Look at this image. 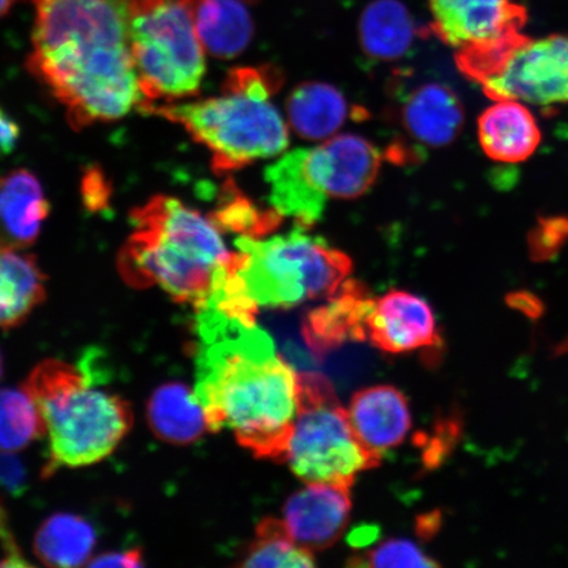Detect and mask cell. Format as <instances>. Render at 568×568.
Segmentation results:
<instances>
[{
    "instance_id": "6da1fadb",
    "label": "cell",
    "mask_w": 568,
    "mask_h": 568,
    "mask_svg": "<svg viewBox=\"0 0 568 568\" xmlns=\"http://www.w3.org/2000/svg\"><path fill=\"white\" fill-rule=\"evenodd\" d=\"M196 310V385L209 430H232L257 458L286 460L300 375L255 322L213 305Z\"/></svg>"
},
{
    "instance_id": "7a4b0ae2",
    "label": "cell",
    "mask_w": 568,
    "mask_h": 568,
    "mask_svg": "<svg viewBox=\"0 0 568 568\" xmlns=\"http://www.w3.org/2000/svg\"><path fill=\"white\" fill-rule=\"evenodd\" d=\"M132 0H33L27 67L74 130L122 119L144 98L134 67Z\"/></svg>"
},
{
    "instance_id": "3957f363",
    "label": "cell",
    "mask_w": 568,
    "mask_h": 568,
    "mask_svg": "<svg viewBox=\"0 0 568 568\" xmlns=\"http://www.w3.org/2000/svg\"><path fill=\"white\" fill-rule=\"evenodd\" d=\"M133 232L118 267L130 286H159L178 303L199 307L229 267L232 253L211 217L168 195L131 213Z\"/></svg>"
},
{
    "instance_id": "277c9868",
    "label": "cell",
    "mask_w": 568,
    "mask_h": 568,
    "mask_svg": "<svg viewBox=\"0 0 568 568\" xmlns=\"http://www.w3.org/2000/svg\"><path fill=\"white\" fill-rule=\"evenodd\" d=\"M266 68L231 71L222 94L189 103L146 104L144 113L186 130L212 155V168L223 174L254 161L275 158L288 146V130L270 102L280 87Z\"/></svg>"
},
{
    "instance_id": "5b68a950",
    "label": "cell",
    "mask_w": 568,
    "mask_h": 568,
    "mask_svg": "<svg viewBox=\"0 0 568 568\" xmlns=\"http://www.w3.org/2000/svg\"><path fill=\"white\" fill-rule=\"evenodd\" d=\"M38 406L51 454V470L83 467L109 457L131 430L133 414L123 397L95 387L84 365L45 359L24 385Z\"/></svg>"
},
{
    "instance_id": "8992f818",
    "label": "cell",
    "mask_w": 568,
    "mask_h": 568,
    "mask_svg": "<svg viewBox=\"0 0 568 568\" xmlns=\"http://www.w3.org/2000/svg\"><path fill=\"white\" fill-rule=\"evenodd\" d=\"M303 230L265 240L240 236L224 288L257 312L329 300L349 276L352 261Z\"/></svg>"
},
{
    "instance_id": "52a82bcc",
    "label": "cell",
    "mask_w": 568,
    "mask_h": 568,
    "mask_svg": "<svg viewBox=\"0 0 568 568\" xmlns=\"http://www.w3.org/2000/svg\"><path fill=\"white\" fill-rule=\"evenodd\" d=\"M196 4L132 0L131 49L144 98L141 105L173 103L201 90L205 49L196 30Z\"/></svg>"
},
{
    "instance_id": "ba28073f",
    "label": "cell",
    "mask_w": 568,
    "mask_h": 568,
    "mask_svg": "<svg viewBox=\"0 0 568 568\" xmlns=\"http://www.w3.org/2000/svg\"><path fill=\"white\" fill-rule=\"evenodd\" d=\"M305 483L352 487L357 475L381 464V457L355 435L349 412L322 374H300L297 410L286 460Z\"/></svg>"
},
{
    "instance_id": "9c48e42d",
    "label": "cell",
    "mask_w": 568,
    "mask_h": 568,
    "mask_svg": "<svg viewBox=\"0 0 568 568\" xmlns=\"http://www.w3.org/2000/svg\"><path fill=\"white\" fill-rule=\"evenodd\" d=\"M494 101L552 106L568 103V38L528 36L478 81Z\"/></svg>"
},
{
    "instance_id": "30bf717a",
    "label": "cell",
    "mask_w": 568,
    "mask_h": 568,
    "mask_svg": "<svg viewBox=\"0 0 568 568\" xmlns=\"http://www.w3.org/2000/svg\"><path fill=\"white\" fill-rule=\"evenodd\" d=\"M430 30L457 52L520 38L528 12L513 0H429Z\"/></svg>"
},
{
    "instance_id": "8fae6325",
    "label": "cell",
    "mask_w": 568,
    "mask_h": 568,
    "mask_svg": "<svg viewBox=\"0 0 568 568\" xmlns=\"http://www.w3.org/2000/svg\"><path fill=\"white\" fill-rule=\"evenodd\" d=\"M303 162L312 186L326 201L354 199L373 186L382 154L364 138L341 134L314 149H303Z\"/></svg>"
},
{
    "instance_id": "7c38bea8",
    "label": "cell",
    "mask_w": 568,
    "mask_h": 568,
    "mask_svg": "<svg viewBox=\"0 0 568 568\" xmlns=\"http://www.w3.org/2000/svg\"><path fill=\"white\" fill-rule=\"evenodd\" d=\"M351 487L333 483H307L288 497L283 521L297 545L312 552L335 545L349 523Z\"/></svg>"
},
{
    "instance_id": "4fadbf2b",
    "label": "cell",
    "mask_w": 568,
    "mask_h": 568,
    "mask_svg": "<svg viewBox=\"0 0 568 568\" xmlns=\"http://www.w3.org/2000/svg\"><path fill=\"white\" fill-rule=\"evenodd\" d=\"M368 339L378 349L393 354L442 345L430 305L400 290L375 300L368 316Z\"/></svg>"
},
{
    "instance_id": "5bb4252c",
    "label": "cell",
    "mask_w": 568,
    "mask_h": 568,
    "mask_svg": "<svg viewBox=\"0 0 568 568\" xmlns=\"http://www.w3.org/2000/svg\"><path fill=\"white\" fill-rule=\"evenodd\" d=\"M375 300L365 286L346 281L329 303L311 311L303 323V337L310 351L324 357L351 341L368 339V316Z\"/></svg>"
},
{
    "instance_id": "9a60e30c",
    "label": "cell",
    "mask_w": 568,
    "mask_h": 568,
    "mask_svg": "<svg viewBox=\"0 0 568 568\" xmlns=\"http://www.w3.org/2000/svg\"><path fill=\"white\" fill-rule=\"evenodd\" d=\"M347 412L359 442L378 457L400 445L412 425L407 397L393 386L358 390Z\"/></svg>"
},
{
    "instance_id": "2e32d148",
    "label": "cell",
    "mask_w": 568,
    "mask_h": 568,
    "mask_svg": "<svg viewBox=\"0 0 568 568\" xmlns=\"http://www.w3.org/2000/svg\"><path fill=\"white\" fill-rule=\"evenodd\" d=\"M49 211L44 189L33 173L18 169L0 175V246H31Z\"/></svg>"
},
{
    "instance_id": "e0dca14e",
    "label": "cell",
    "mask_w": 568,
    "mask_h": 568,
    "mask_svg": "<svg viewBox=\"0 0 568 568\" xmlns=\"http://www.w3.org/2000/svg\"><path fill=\"white\" fill-rule=\"evenodd\" d=\"M479 142L489 159L518 163L531 158L541 142V130L527 104L495 101L481 113Z\"/></svg>"
},
{
    "instance_id": "ac0fdd59",
    "label": "cell",
    "mask_w": 568,
    "mask_h": 568,
    "mask_svg": "<svg viewBox=\"0 0 568 568\" xmlns=\"http://www.w3.org/2000/svg\"><path fill=\"white\" fill-rule=\"evenodd\" d=\"M464 119L457 95L439 83H426L412 91L402 109V122L409 136L428 148L449 145L458 136Z\"/></svg>"
},
{
    "instance_id": "d6986e66",
    "label": "cell",
    "mask_w": 568,
    "mask_h": 568,
    "mask_svg": "<svg viewBox=\"0 0 568 568\" xmlns=\"http://www.w3.org/2000/svg\"><path fill=\"white\" fill-rule=\"evenodd\" d=\"M45 296V275L33 255L0 246V328L24 323Z\"/></svg>"
},
{
    "instance_id": "ffe728a7",
    "label": "cell",
    "mask_w": 568,
    "mask_h": 568,
    "mask_svg": "<svg viewBox=\"0 0 568 568\" xmlns=\"http://www.w3.org/2000/svg\"><path fill=\"white\" fill-rule=\"evenodd\" d=\"M270 203L282 216L294 219L303 229L315 225L326 207V199L318 194L305 174L303 149L291 151L266 169Z\"/></svg>"
},
{
    "instance_id": "44dd1931",
    "label": "cell",
    "mask_w": 568,
    "mask_h": 568,
    "mask_svg": "<svg viewBox=\"0 0 568 568\" xmlns=\"http://www.w3.org/2000/svg\"><path fill=\"white\" fill-rule=\"evenodd\" d=\"M148 423L155 436L174 445L194 444L209 430L194 390L178 382L154 390L148 403Z\"/></svg>"
},
{
    "instance_id": "7402d4cb",
    "label": "cell",
    "mask_w": 568,
    "mask_h": 568,
    "mask_svg": "<svg viewBox=\"0 0 568 568\" xmlns=\"http://www.w3.org/2000/svg\"><path fill=\"white\" fill-rule=\"evenodd\" d=\"M414 19L400 0H373L359 19L361 48L379 61L403 59L416 39Z\"/></svg>"
},
{
    "instance_id": "603a6c76",
    "label": "cell",
    "mask_w": 568,
    "mask_h": 568,
    "mask_svg": "<svg viewBox=\"0 0 568 568\" xmlns=\"http://www.w3.org/2000/svg\"><path fill=\"white\" fill-rule=\"evenodd\" d=\"M196 30L205 52L234 59L251 44L254 27L244 0H197Z\"/></svg>"
},
{
    "instance_id": "cb8c5ba5",
    "label": "cell",
    "mask_w": 568,
    "mask_h": 568,
    "mask_svg": "<svg viewBox=\"0 0 568 568\" xmlns=\"http://www.w3.org/2000/svg\"><path fill=\"white\" fill-rule=\"evenodd\" d=\"M288 122L301 138H332L349 118V104L332 84L310 82L296 88L287 101Z\"/></svg>"
},
{
    "instance_id": "d4e9b609",
    "label": "cell",
    "mask_w": 568,
    "mask_h": 568,
    "mask_svg": "<svg viewBox=\"0 0 568 568\" xmlns=\"http://www.w3.org/2000/svg\"><path fill=\"white\" fill-rule=\"evenodd\" d=\"M97 544L92 525L83 517L53 515L36 532L33 549L42 564L51 567L88 565Z\"/></svg>"
},
{
    "instance_id": "484cf974",
    "label": "cell",
    "mask_w": 568,
    "mask_h": 568,
    "mask_svg": "<svg viewBox=\"0 0 568 568\" xmlns=\"http://www.w3.org/2000/svg\"><path fill=\"white\" fill-rule=\"evenodd\" d=\"M315 565L314 552L297 545L290 536L286 524L274 517H266L258 524L254 541L240 564L251 568H308Z\"/></svg>"
},
{
    "instance_id": "4316f807",
    "label": "cell",
    "mask_w": 568,
    "mask_h": 568,
    "mask_svg": "<svg viewBox=\"0 0 568 568\" xmlns=\"http://www.w3.org/2000/svg\"><path fill=\"white\" fill-rule=\"evenodd\" d=\"M45 435L44 423L26 389H0V453H17Z\"/></svg>"
},
{
    "instance_id": "83f0119b",
    "label": "cell",
    "mask_w": 568,
    "mask_h": 568,
    "mask_svg": "<svg viewBox=\"0 0 568 568\" xmlns=\"http://www.w3.org/2000/svg\"><path fill=\"white\" fill-rule=\"evenodd\" d=\"M210 217L220 231L241 233V236L261 237L262 234L275 230L282 215L274 209L261 211L243 195L231 191L223 204H220Z\"/></svg>"
},
{
    "instance_id": "f1b7e54d",
    "label": "cell",
    "mask_w": 568,
    "mask_h": 568,
    "mask_svg": "<svg viewBox=\"0 0 568 568\" xmlns=\"http://www.w3.org/2000/svg\"><path fill=\"white\" fill-rule=\"evenodd\" d=\"M352 567H438L439 564L408 539H387L376 548L351 558Z\"/></svg>"
},
{
    "instance_id": "f546056e",
    "label": "cell",
    "mask_w": 568,
    "mask_h": 568,
    "mask_svg": "<svg viewBox=\"0 0 568 568\" xmlns=\"http://www.w3.org/2000/svg\"><path fill=\"white\" fill-rule=\"evenodd\" d=\"M568 241V217L541 220L529 236L530 257L537 262L549 261Z\"/></svg>"
},
{
    "instance_id": "4dcf8cb0",
    "label": "cell",
    "mask_w": 568,
    "mask_h": 568,
    "mask_svg": "<svg viewBox=\"0 0 568 568\" xmlns=\"http://www.w3.org/2000/svg\"><path fill=\"white\" fill-rule=\"evenodd\" d=\"M84 203L91 210L105 207L109 201V190L105 187L104 176L98 170H91L83 181Z\"/></svg>"
},
{
    "instance_id": "1f68e13d",
    "label": "cell",
    "mask_w": 568,
    "mask_h": 568,
    "mask_svg": "<svg viewBox=\"0 0 568 568\" xmlns=\"http://www.w3.org/2000/svg\"><path fill=\"white\" fill-rule=\"evenodd\" d=\"M140 549L106 552L102 556L91 558L88 566L91 567H141L144 565Z\"/></svg>"
},
{
    "instance_id": "d6a6232c",
    "label": "cell",
    "mask_w": 568,
    "mask_h": 568,
    "mask_svg": "<svg viewBox=\"0 0 568 568\" xmlns=\"http://www.w3.org/2000/svg\"><path fill=\"white\" fill-rule=\"evenodd\" d=\"M509 307L521 312L529 318L537 320L544 314V304L537 296L529 293H516L507 297Z\"/></svg>"
},
{
    "instance_id": "836d02e7",
    "label": "cell",
    "mask_w": 568,
    "mask_h": 568,
    "mask_svg": "<svg viewBox=\"0 0 568 568\" xmlns=\"http://www.w3.org/2000/svg\"><path fill=\"white\" fill-rule=\"evenodd\" d=\"M20 139V128L0 109V158L10 154Z\"/></svg>"
},
{
    "instance_id": "e575fe53",
    "label": "cell",
    "mask_w": 568,
    "mask_h": 568,
    "mask_svg": "<svg viewBox=\"0 0 568 568\" xmlns=\"http://www.w3.org/2000/svg\"><path fill=\"white\" fill-rule=\"evenodd\" d=\"M13 3H16V0H0V19H2L6 13L11 10Z\"/></svg>"
},
{
    "instance_id": "d590c367",
    "label": "cell",
    "mask_w": 568,
    "mask_h": 568,
    "mask_svg": "<svg viewBox=\"0 0 568 568\" xmlns=\"http://www.w3.org/2000/svg\"><path fill=\"white\" fill-rule=\"evenodd\" d=\"M2 374H3V358H2V354H0V378H2Z\"/></svg>"
},
{
    "instance_id": "8d00e7d4",
    "label": "cell",
    "mask_w": 568,
    "mask_h": 568,
    "mask_svg": "<svg viewBox=\"0 0 568 568\" xmlns=\"http://www.w3.org/2000/svg\"><path fill=\"white\" fill-rule=\"evenodd\" d=\"M244 2L253 3V2H257V0H244Z\"/></svg>"
}]
</instances>
